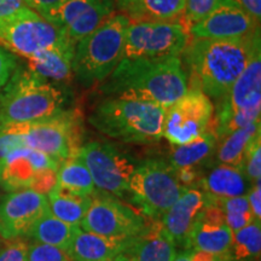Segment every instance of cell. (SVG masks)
<instances>
[{
    "label": "cell",
    "mask_w": 261,
    "mask_h": 261,
    "mask_svg": "<svg viewBox=\"0 0 261 261\" xmlns=\"http://www.w3.org/2000/svg\"><path fill=\"white\" fill-rule=\"evenodd\" d=\"M130 21L119 12L75 45L73 76L81 86L100 85L123 58L126 29Z\"/></svg>",
    "instance_id": "5"
},
{
    "label": "cell",
    "mask_w": 261,
    "mask_h": 261,
    "mask_svg": "<svg viewBox=\"0 0 261 261\" xmlns=\"http://www.w3.org/2000/svg\"><path fill=\"white\" fill-rule=\"evenodd\" d=\"M238 8L246 11L257 24L261 19V0H231Z\"/></svg>",
    "instance_id": "37"
},
{
    "label": "cell",
    "mask_w": 261,
    "mask_h": 261,
    "mask_svg": "<svg viewBox=\"0 0 261 261\" xmlns=\"http://www.w3.org/2000/svg\"><path fill=\"white\" fill-rule=\"evenodd\" d=\"M166 109L155 103L107 97L91 113L98 132L125 143L150 144L163 138Z\"/></svg>",
    "instance_id": "4"
},
{
    "label": "cell",
    "mask_w": 261,
    "mask_h": 261,
    "mask_svg": "<svg viewBox=\"0 0 261 261\" xmlns=\"http://www.w3.org/2000/svg\"><path fill=\"white\" fill-rule=\"evenodd\" d=\"M114 14H116L114 0H61L40 15L77 42Z\"/></svg>",
    "instance_id": "13"
},
{
    "label": "cell",
    "mask_w": 261,
    "mask_h": 261,
    "mask_svg": "<svg viewBox=\"0 0 261 261\" xmlns=\"http://www.w3.org/2000/svg\"><path fill=\"white\" fill-rule=\"evenodd\" d=\"M127 241H117L79 228L71 242L68 255L71 261H104L119 255Z\"/></svg>",
    "instance_id": "26"
},
{
    "label": "cell",
    "mask_w": 261,
    "mask_h": 261,
    "mask_svg": "<svg viewBox=\"0 0 261 261\" xmlns=\"http://www.w3.org/2000/svg\"><path fill=\"white\" fill-rule=\"evenodd\" d=\"M56 187L71 194L84 196H92L96 191L90 171L76 155L60 163Z\"/></svg>",
    "instance_id": "29"
},
{
    "label": "cell",
    "mask_w": 261,
    "mask_h": 261,
    "mask_svg": "<svg viewBox=\"0 0 261 261\" xmlns=\"http://www.w3.org/2000/svg\"><path fill=\"white\" fill-rule=\"evenodd\" d=\"M214 106L202 91L189 89L188 92L166 109L163 137L172 145H182L197 139L210 129Z\"/></svg>",
    "instance_id": "11"
},
{
    "label": "cell",
    "mask_w": 261,
    "mask_h": 261,
    "mask_svg": "<svg viewBox=\"0 0 261 261\" xmlns=\"http://www.w3.org/2000/svg\"><path fill=\"white\" fill-rule=\"evenodd\" d=\"M80 226L65 223L47 212L31 228L27 237L33 238L38 243L47 244L68 252L75 234Z\"/></svg>",
    "instance_id": "27"
},
{
    "label": "cell",
    "mask_w": 261,
    "mask_h": 261,
    "mask_svg": "<svg viewBox=\"0 0 261 261\" xmlns=\"http://www.w3.org/2000/svg\"><path fill=\"white\" fill-rule=\"evenodd\" d=\"M260 130L259 121L219 137L215 145L213 161L217 162V165L232 166L243 171L248 150L253 140L261 135Z\"/></svg>",
    "instance_id": "25"
},
{
    "label": "cell",
    "mask_w": 261,
    "mask_h": 261,
    "mask_svg": "<svg viewBox=\"0 0 261 261\" xmlns=\"http://www.w3.org/2000/svg\"><path fill=\"white\" fill-rule=\"evenodd\" d=\"M28 261H71V259L63 249L37 242L29 244Z\"/></svg>",
    "instance_id": "32"
},
{
    "label": "cell",
    "mask_w": 261,
    "mask_h": 261,
    "mask_svg": "<svg viewBox=\"0 0 261 261\" xmlns=\"http://www.w3.org/2000/svg\"><path fill=\"white\" fill-rule=\"evenodd\" d=\"M173 261H190V252L189 250H184L180 254H177L175 259Z\"/></svg>",
    "instance_id": "41"
},
{
    "label": "cell",
    "mask_w": 261,
    "mask_h": 261,
    "mask_svg": "<svg viewBox=\"0 0 261 261\" xmlns=\"http://www.w3.org/2000/svg\"><path fill=\"white\" fill-rule=\"evenodd\" d=\"M232 242L225 261H260L261 223L254 220L248 226L232 232Z\"/></svg>",
    "instance_id": "30"
},
{
    "label": "cell",
    "mask_w": 261,
    "mask_h": 261,
    "mask_svg": "<svg viewBox=\"0 0 261 261\" xmlns=\"http://www.w3.org/2000/svg\"><path fill=\"white\" fill-rule=\"evenodd\" d=\"M218 137L212 125L197 139L182 145H172L168 163L175 171L194 169L203 174V169L213 162V154L217 145Z\"/></svg>",
    "instance_id": "24"
},
{
    "label": "cell",
    "mask_w": 261,
    "mask_h": 261,
    "mask_svg": "<svg viewBox=\"0 0 261 261\" xmlns=\"http://www.w3.org/2000/svg\"><path fill=\"white\" fill-rule=\"evenodd\" d=\"M248 202H249L250 210L256 220L261 221V184L256 181L252 184L249 191L247 194Z\"/></svg>",
    "instance_id": "36"
},
{
    "label": "cell",
    "mask_w": 261,
    "mask_h": 261,
    "mask_svg": "<svg viewBox=\"0 0 261 261\" xmlns=\"http://www.w3.org/2000/svg\"><path fill=\"white\" fill-rule=\"evenodd\" d=\"M0 238H2V237H0Z\"/></svg>",
    "instance_id": "45"
},
{
    "label": "cell",
    "mask_w": 261,
    "mask_h": 261,
    "mask_svg": "<svg viewBox=\"0 0 261 261\" xmlns=\"http://www.w3.org/2000/svg\"><path fill=\"white\" fill-rule=\"evenodd\" d=\"M190 35L181 21L130 22L126 29L123 58L181 57Z\"/></svg>",
    "instance_id": "8"
},
{
    "label": "cell",
    "mask_w": 261,
    "mask_h": 261,
    "mask_svg": "<svg viewBox=\"0 0 261 261\" xmlns=\"http://www.w3.org/2000/svg\"><path fill=\"white\" fill-rule=\"evenodd\" d=\"M17 68V61L9 50L0 46V91L5 86L14 70Z\"/></svg>",
    "instance_id": "35"
},
{
    "label": "cell",
    "mask_w": 261,
    "mask_h": 261,
    "mask_svg": "<svg viewBox=\"0 0 261 261\" xmlns=\"http://www.w3.org/2000/svg\"><path fill=\"white\" fill-rule=\"evenodd\" d=\"M69 98L63 84L17 67L0 91V116L6 123L38 121L64 112Z\"/></svg>",
    "instance_id": "3"
},
{
    "label": "cell",
    "mask_w": 261,
    "mask_h": 261,
    "mask_svg": "<svg viewBox=\"0 0 261 261\" xmlns=\"http://www.w3.org/2000/svg\"><path fill=\"white\" fill-rule=\"evenodd\" d=\"M221 0H185V11L181 22L188 29L207 17Z\"/></svg>",
    "instance_id": "31"
},
{
    "label": "cell",
    "mask_w": 261,
    "mask_h": 261,
    "mask_svg": "<svg viewBox=\"0 0 261 261\" xmlns=\"http://www.w3.org/2000/svg\"><path fill=\"white\" fill-rule=\"evenodd\" d=\"M177 254V246L161 220H152L142 232L127 241L120 255L123 261H173Z\"/></svg>",
    "instance_id": "20"
},
{
    "label": "cell",
    "mask_w": 261,
    "mask_h": 261,
    "mask_svg": "<svg viewBox=\"0 0 261 261\" xmlns=\"http://www.w3.org/2000/svg\"><path fill=\"white\" fill-rule=\"evenodd\" d=\"M67 35L28 6L0 21V44L25 58L56 45Z\"/></svg>",
    "instance_id": "10"
},
{
    "label": "cell",
    "mask_w": 261,
    "mask_h": 261,
    "mask_svg": "<svg viewBox=\"0 0 261 261\" xmlns=\"http://www.w3.org/2000/svg\"><path fill=\"white\" fill-rule=\"evenodd\" d=\"M189 252H190V261H218L220 257L198 250H189Z\"/></svg>",
    "instance_id": "40"
},
{
    "label": "cell",
    "mask_w": 261,
    "mask_h": 261,
    "mask_svg": "<svg viewBox=\"0 0 261 261\" xmlns=\"http://www.w3.org/2000/svg\"><path fill=\"white\" fill-rule=\"evenodd\" d=\"M47 201L52 215L65 223L80 226L91 204V196L75 195L55 187L47 194Z\"/></svg>",
    "instance_id": "28"
},
{
    "label": "cell",
    "mask_w": 261,
    "mask_h": 261,
    "mask_svg": "<svg viewBox=\"0 0 261 261\" xmlns=\"http://www.w3.org/2000/svg\"><path fill=\"white\" fill-rule=\"evenodd\" d=\"M75 45L76 42L67 35L56 45H52L27 58L28 68L52 83H67L73 76Z\"/></svg>",
    "instance_id": "21"
},
{
    "label": "cell",
    "mask_w": 261,
    "mask_h": 261,
    "mask_svg": "<svg viewBox=\"0 0 261 261\" xmlns=\"http://www.w3.org/2000/svg\"><path fill=\"white\" fill-rule=\"evenodd\" d=\"M261 109V46L256 44L246 69L232 85L226 96L217 102V113L212 126L223 123L241 110Z\"/></svg>",
    "instance_id": "16"
},
{
    "label": "cell",
    "mask_w": 261,
    "mask_h": 261,
    "mask_svg": "<svg viewBox=\"0 0 261 261\" xmlns=\"http://www.w3.org/2000/svg\"><path fill=\"white\" fill-rule=\"evenodd\" d=\"M252 182L242 169L227 165H214L203 173L197 188L213 198H231L246 196Z\"/></svg>",
    "instance_id": "23"
},
{
    "label": "cell",
    "mask_w": 261,
    "mask_h": 261,
    "mask_svg": "<svg viewBox=\"0 0 261 261\" xmlns=\"http://www.w3.org/2000/svg\"><path fill=\"white\" fill-rule=\"evenodd\" d=\"M9 132L21 137L23 145L63 161L76 155L81 144L80 114L65 109L57 115L27 123H6Z\"/></svg>",
    "instance_id": "6"
},
{
    "label": "cell",
    "mask_w": 261,
    "mask_h": 261,
    "mask_svg": "<svg viewBox=\"0 0 261 261\" xmlns=\"http://www.w3.org/2000/svg\"><path fill=\"white\" fill-rule=\"evenodd\" d=\"M191 39L241 40L260 32V24L231 0H221L207 17L188 29Z\"/></svg>",
    "instance_id": "15"
},
{
    "label": "cell",
    "mask_w": 261,
    "mask_h": 261,
    "mask_svg": "<svg viewBox=\"0 0 261 261\" xmlns=\"http://www.w3.org/2000/svg\"><path fill=\"white\" fill-rule=\"evenodd\" d=\"M232 234L221 208L213 203L204 211L201 219L192 228L184 250H198L224 257L232 242Z\"/></svg>",
    "instance_id": "19"
},
{
    "label": "cell",
    "mask_w": 261,
    "mask_h": 261,
    "mask_svg": "<svg viewBox=\"0 0 261 261\" xmlns=\"http://www.w3.org/2000/svg\"><path fill=\"white\" fill-rule=\"evenodd\" d=\"M24 6L23 0H0V21L14 15Z\"/></svg>",
    "instance_id": "38"
},
{
    "label": "cell",
    "mask_w": 261,
    "mask_h": 261,
    "mask_svg": "<svg viewBox=\"0 0 261 261\" xmlns=\"http://www.w3.org/2000/svg\"><path fill=\"white\" fill-rule=\"evenodd\" d=\"M76 156L90 171L94 187L117 197L128 194V184L138 163L116 145L89 142L81 145Z\"/></svg>",
    "instance_id": "9"
},
{
    "label": "cell",
    "mask_w": 261,
    "mask_h": 261,
    "mask_svg": "<svg viewBox=\"0 0 261 261\" xmlns=\"http://www.w3.org/2000/svg\"><path fill=\"white\" fill-rule=\"evenodd\" d=\"M47 212L50 208L46 195L32 189L9 192L0 198V237L10 241L27 236Z\"/></svg>",
    "instance_id": "14"
},
{
    "label": "cell",
    "mask_w": 261,
    "mask_h": 261,
    "mask_svg": "<svg viewBox=\"0 0 261 261\" xmlns=\"http://www.w3.org/2000/svg\"><path fill=\"white\" fill-rule=\"evenodd\" d=\"M187 189L168 161L148 159L137 165L128 184V194L145 217L161 220Z\"/></svg>",
    "instance_id": "7"
},
{
    "label": "cell",
    "mask_w": 261,
    "mask_h": 261,
    "mask_svg": "<svg viewBox=\"0 0 261 261\" xmlns=\"http://www.w3.org/2000/svg\"><path fill=\"white\" fill-rule=\"evenodd\" d=\"M260 42V32L241 40L191 39L181 55L189 89H197L211 100H220L246 69Z\"/></svg>",
    "instance_id": "2"
},
{
    "label": "cell",
    "mask_w": 261,
    "mask_h": 261,
    "mask_svg": "<svg viewBox=\"0 0 261 261\" xmlns=\"http://www.w3.org/2000/svg\"><path fill=\"white\" fill-rule=\"evenodd\" d=\"M211 204L213 197L198 188H188L163 214L161 224L175 246L184 248L192 228Z\"/></svg>",
    "instance_id": "18"
},
{
    "label": "cell",
    "mask_w": 261,
    "mask_h": 261,
    "mask_svg": "<svg viewBox=\"0 0 261 261\" xmlns=\"http://www.w3.org/2000/svg\"><path fill=\"white\" fill-rule=\"evenodd\" d=\"M0 240H2V238H0Z\"/></svg>",
    "instance_id": "44"
},
{
    "label": "cell",
    "mask_w": 261,
    "mask_h": 261,
    "mask_svg": "<svg viewBox=\"0 0 261 261\" xmlns=\"http://www.w3.org/2000/svg\"><path fill=\"white\" fill-rule=\"evenodd\" d=\"M218 261H225V259H224L223 256H220V257H219V260H218Z\"/></svg>",
    "instance_id": "43"
},
{
    "label": "cell",
    "mask_w": 261,
    "mask_h": 261,
    "mask_svg": "<svg viewBox=\"0 0 261 261\" xmlns=\"http://www.w3.org/2000/svg\"><path fill=\"white\" fill-rule=\"evenodd\" d=\"M29 244L16 238L0 249V261H28Z\"/></svg>",
    "instance_id": "34"
},
{
    "label": "cell",
    "mask_w": 261,
    "mask_h": 261,
    "mask_svg": "<svg viewBox=\"0 0 261 261\" xmlns=\"http://www.w3.org/2000/svg\"><path fill=\"white\" fill-rule=\"evenodd\" d=\"M23 2L29 9L34 10L38 14H41V12L46 11L54 5H56L61 0H23Z\"/></svg>",
    "instance_id": "39"
},
{
    "label": "cell",
    "mask_w": 261,
    "mask_h": 261,
    "mask_svg": "<svg viewBox=\"0 0 261 261\" xmlns=\"http://www.w3.org/2000/svg\"><path fill=\"white\" fill-rule=\"evenodd\" d=\"M189 90V79L180 57L122 58L100 91L107 97L155 103L167 109Z\"/></svg>",
    "instance_id": "1"
},
{
    "label": "cell",
    "mask_w": 261,
    "mask_h": 261,
    "mask_svg": "<svg viewBox=\"0 0 261 261\" xmlns=\"http://www.w3.org/2000/svg\"><path fill=\"white\" fill-rule=\"evenodd\" d=\"M61 162L27 146L12 150L0 159V188L8 192L31 189L41 172L57 171Z\"/></svg>",
    "instance_id": "17"
},
{
    "label": "cell",
    "mask_w": 261,
    "mask_h": 261,
    "mask_svg": "<svg viewBox=\"0 0 261 261\" xmlns=\"http://www.w3.org/2000/svg\"><path fill=\"white\" fill-rule=\"evenodd\" d=\"M243 171L246 173L249 181L254 182L260 181L261 179V135L253 140L248 154L244 161Z\"/></svg>",
    "instance_id": "33"
},
{
    "label": "cell",
    "mask_w": 261,
    "mask_h": 261,
    "mask_svg": "<svg viewBox=\"0 0 261 261\" xmlns=\"http://www.w3.org/2000/svg\"><path fill=\"white\" fill-rule=\"evenodd\" d=\"M114 4L130 22H177L185 11V0H114Z\"/></svg>",
    "instance_id": "22"
},
{
    "label": "cell",
    "mask_w": 261,
    "mask_h": 261,
    "mask_svg": "<svg viewBox=\"0 0 261 261\" xmlns=\"http://www.w3.org/2000/svg\"><path fill=\"white\" fill-rule=\"evenodd\" d=\"M142 214L110 195L91 196V204L80 227L117 241H128L146 226Z\"/></svg>",
    "instance_id": "12"
},
{
    "label": "cell",
    "mask_w": 261,
    "mask_h": 261,
    "mask_svg": "<svg viewBox=\"0 0 261 261\" xmlns=\"http://www.w3.org/2000/svg\"><path fill=\"white\" fill-rule=\"evenodd\" d=\"M104 261H123L122 260V257H121V255H117V256H115V257H112V259H108V260H104Z\"/></svg>",
    "instance_id": "42"
}]
</instances>
